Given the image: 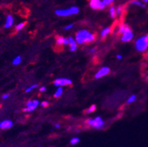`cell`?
<instances>
[{"mask_svg":"<svg viewBox=\"0 0 148 147\" xmlns=\"http://www.w3.org/2000/svg\"><path fill=\"white\" fill-rule=\"evenodd\" d=\"M95 40V36L88 31L83 30L79 31L75 36V40L78 44H83L84 43L92 42Z\"/></svg>","mask_w":148,"mask_h":147,"instance_id":"6da1fadb","label":"cell"},{"mask_svg":"<svg viewBox=\"0 0 148 147\" xmlns=\"http://www.w3.org/2000/svg\"><path fill=\"white\" fill-rule=\"evenodd\" d=\"M79 13V8L77 7H71L64 10H58L56 11V14L58 16H69L71 15L77 14Z\"/></svg>","mask_w":148,"mask_h":147,"instance_id":"7a4b0ae2","label":"cell"},{"mask_svg":"<svg viewBox=\"0 0 148 147\" xmlns=\"http://www.w3.org/2000/svg\"><path fill=\"white\" fill-rule=\"evenodd\" d=\"M136 47L137 50L142 52L148 48V34L147 36L140 38L136 41Z\"/></svg>","mask_w":148,"mask_h":147,"instance_id":"3957f363","label":"cell"},{"mask_svg":"<svg viewBox=\"0 0 148 147\" xmlns=\"http://www.w3.org/2000/svg\"><path fill=\"white\" fill-rule=\"evenodd\" d=\"M87 124H88L89 126H92L94 128H96V129H101L104 126V121L100 117H96L95 118H91V119H88L87 121Z\"/></svg>","mask_w":148,"mask_h":147,"instance_id":"277c9868","label":"cell"},{"mask_svg":"<svg viewBox=\"0 0 148 147\" xmlns=\"http://www.w3.org/2000/svg\"><path fill=\"white\" fill-rule=\"evenodd\" d=\"M133 37H134V34L132 32L131 29L127 25H125V31L123 32V36L121 38L122 41V42H128V41L132 40Z\"/></svg>","mask_w":148,"mask_h":147,"instance_id":"5b68a950","label":"cell"},{"mask_svg":"<svg viewBox=\"0 0 148 147\" xmlns=\"http://www.w3.org/2000/svg\"><path fill=\"white\" fill-rule=\"evenodd\" d=\"M90 6L94 10H103L106 8V5L103 3V1L100 0H90Z\"/></svg>","mask_w":148,"mask_h":147,"instance_id":"8992f818","label":"cell"},{"mask_svg":"<svg viewBox=\"0 0 148 147\" xmlns=\"http://www.w3.org/2000/svg\"><path fill=\"white\" fill-rule=\"evenodd\" d=\"M72 84V81L67 78H58L54 81V85L60 87L64 85H69Z\"/></svg>","mask_w":148,"mask_h":147,"instance_id":"52a82bcc","label":"cell"},{"mask_svg":"<svg viewBox=\"0 0 148 147\" xmlns=\"http://www.w3.org/2000/svg\"><path fill=\"white\" fill-rule=\"evenodd\" d=\"M109 72H110V68H109L108 67H103V68H101V69L97 73L96 75H95V78H96V79H99V78L103 77L107 75Z\"/></svg>","mask_w":148,"mask_h":147,"instance_id":"ba28073f","label":"cell"},{"mask_svg":"<svg viewBox=\"0 0 148 147\" xmlns=\"http://www.w3.org/2000/svg\"><path fill=\"white\" fill-rule=\"evenodd\" d=\"M13 122L11 120H4V121L0 122V129H10L13 126Z\"/></svg>","mask_w":148,"mask_h":147,"instance_id":"9c48e42d","label":"cell"},{"mask_svg":"<svg viewBox=\"0 0 148 147\" xmlns=\"http://www.w3.org/2000/svg\"><path fill=\"white\" fill-rule=\"evenodd\" d=\"M39 105V102L38 100H33V102H32V105L29 107H26V108H24L23 111L25 112H32L38 107V105Z\"/></svg>","mask_w":148,"mask_h":147,"instance_id":"30bf717a","label":"cell"},{"mask_svg":"<svg viewBox=\"0 0 148 147\" xmlns=\"http://www.w3.org/2000/svg\"><path fill=\"white\" fill-rule=\"evenodd\" d=\"M13 21H14V18H13V16L11 15H8V16H7L6 18V21H5V28H10L13 26Z\"/></svg>","mask_w":148,"mask_h":147,"instance_id":"8fae6325","label":"cell"},{"mask_svg":"<svg viewBox=\"0 0 148 147\" xmlns=\"http://www.w3.org/2000/svg\"><path fill=\"white\" fill-rule=\"evenodd\" d=\"M69 44H70V50L71 52H75L77 50V44H76V40H74L72 37L69 38Z\"/></svg>","mask_w":148,"mask_h":147,"instance_id":"7c38bea8","label":"cell"},{"mask_svg":"<svg viewBox=\"0 0 148 147\" xmlns=\"http://www.w3.org/2000/svg\"><path fill=\"white\" fill-rule=\"evenodd\" d=\"M109 13H110V16L112 18H115L116 16V8L114 7H111L110 8V10H109Z\"/></svg>","mask_w":148,"mask_h":147,"instance_id":"4fadbf2b","label":"cell"},{"mask_svg":"<svg viewBox=\"0 0 148 147\" xmlns=\"http://www.w3.org/2000/svg\"><path fill=\"white\" fill-rule=\"evenodd\" d=\"M62 94H63V88L60 86V87L57 89V91L55 93V94H54V96L56 97V98H58V97H60V96L62 95Z\"/></svg>","mask_w":148,"mask_h":147,"instance_id":"5bb4252c","label":"cell"},{"mask_svg":"<svg viewBox=\"0 0 148 147\" xmlns=\"http://www.w3.org/2000/svg\"><path fill=\"white\" fill-rule=\"evenodd\" d=\"M21 62V57L20 56L16 57L13 60V64L14 66H17V65H19Z\"/></svg>","mask_w":148,"mask_h":147,"instance_id":"9a60e30c","label":"cell"},{"mask_svg":"<svg viewBox=\"0 0 148 147\" xmlns=\"http://www.w3.org/2000/svg\"><path fill=\"white\" fill-rule=\"evenodd\" d=\"M110 31H111V29L109 27H106L104 29H103V31H102V32H101V36L103 38L106 37V36H107L108 34H109V32H110Z\"/></svg>","mask_w":148,"mask_h":147,"instance_id":"2e32d148","label":"cell"},{"mask_svg":"<svg viewBox=\"0 0 148 147\" xmlns=\"http://www.w3.org/2000/svg\"><path fill=\"white\" fill-rule=\"evenodd\" d=\"M131 4L132 5H137V6H140L142 7V8H145V4L142 3L141 2H139V1H138V0H133L131 2Z\"/></svg>","mask_w":148,"mask_h":147,"instance_id":"e0dca14e","label":"cell"},{"mask_svg":"<svg viewBox=\"0 0 148 147\" xmlns=\"http://www.w3.org/2000/svg\"><path fill=\"white\" fill-rule=\"evenodd\" d=\"M79 142H80V139H79L78 137H73L70 141V144H72V145H75V144H77Z\"/></svg>","mask_w":148,"mask_h":147,"instance_id":"ac0fdd59","label":"cell"},{"mask_svg":"<svg viewBox=\"0 0 148 147\" xmlns=\"http://www.w3.org/2000/svg\"><path fill=\"white\" fill-rule=\"evenodd\" d=\"M64 38L63 37H58L57 39H56V44L57 45H62L64 44Z\"/></svg>","mask_w":148,"mask_h":147,"instance_id":"d6986e66","label":"cell"},{"mask_svg":"<svg viewBox=\"0 0 148 147\" xmlns=\"http://www.w3.org/2000/svg\"><path fill=\"white\" fill-rule=\"evenodd\" d=\"M95 110H96V105H91V106L89 107V108L87 109L86 113H92V112L95 111Z\"/></svg>","mask_w":148,"mask_h":147,"instance_id":"ffe728a7","label":"cell"},{"mask_svg":"<svg viewBox=\"0 0 148 147\" xmlns=\"http://www.w3.org/2000/svg\"><path fill=\"white\" fill-rule=\"evenodd\" d=\"M136 99V95H132L128 99V100H127V103L130 104V103H132V102H135Z\"/></svg>","mask_w":148,"mask_h":147,"instance_id":"44dd1931","label":"cell"},{"mask_svg":"<svg viewBox=\"0 0 148 147\" xmlns=\"http://www.w3.org/2000/svg\"><path fill=\"white\" fill-rule=\"evenodd\" d=\"M122 10H123V8L122 6H118L117 8H116V15H120L122 13Z\"/></svg>","mask_w":148,"mask_h":147,"instance_id":"7402d4cb","label":"cell"},{"mask_svg":"<svg viewBox=\"0 0 148 147\" xmlns=\"http://www.w3.org/2000/svg\"><path fill=\"white\" fill-rule=\"evenodd\" d=\"M25 23H20V24H18V25L16 27V29L17 31L21 30V29H23V27H25Z\"/></svg>","mask_w":148,"mask_h":147,"instance_id":"603a6c76","label":"cell"},{"mask_svg":"<svg viewBox=\"0 0 148 147\" xmlns=\"http://www.w3.org/2000/svg\"><path fill=\"white\" fill-rule=\"evenodd\" d=\"M38 86V84L33 85L30 86V87H29V88H27V89H26V91H25V92H26V93L30 92V91H32V90H33V89L36 88H37Z\"/></svg>","mask_w":148,"mask_h":147,"instance_id":"cb8c5ba5","label":"cell"},{"mask_svg":"<svg viewBox=\"0 0 148 147\" xmlns=\"http://www.w3.org/2000/svg\"><path fill=\"white\" fill-rule=\"evenodd\" d=\"M103 3L107 6V5H110L114 2V0H103Z\"/></svg>","mask_w":148,"mask_h":147,"instance_id":"d4e9b609","label":"cell"},{"mask_svg":"<svg viewBox=\"0 0 148 147\" xmlns=\"http://www.w3.org/2000/svg\"><path fill=\"white\" fill-rule=\"evenodd\" d=\"M48 105H49V102L48 101H44L41 103V106L43 107H47Z\"/></svg>","mask_w":148,"mask_h":147,"instance_id":"484cf974","label":"cell"},{"mask_svg":"<svg viewBox=\"0 0 148 147\" xmlns=\"http://www.w3.org/2000/svg\"><path fill=\"white\" fill-rule=\"evenodd\" d=\"M125 25L122 24V25L119 27V32H120V33H123L124 31H125Z\"/></svg>","mask_w":148,"mask_h":147,"instance_id":"4316f807","label":"cell"},{"mask_svg":"<svg viewBox=\"0 0 148 147\" xmlns=\"http://www.w3.org/2000/svg\"><path fill=\"white\" fill-rule=\"evenodd\" d=\"M72 27H73V24H69V25H67L66 27H64V29H65V30H68V29H70L71 28H72Z\"/></svg>","mask_w":148,"mask_h":147,"instance_id":"83f0119b","label":"cell"},{"mask_svg":"<svg viewBox=\"0 0 148 147\" xmlns=\"http://www.w3.org/2000/svg\"><path fill=\"white\" fill-rule=\"evenodd\" d=\"M68 44H69V38H64V45H68Z\"/></svg>","mask_w":148,"mask_h":147,"instance_id":"f1b7e54d","label":"cell"},{"mask_svg":"<svg viewBox=\"0 0 148 147\" xmlns=\"http://www.w3.org/2000/svg\"><path fill=\"white\" fill-rule=\"evenodd\" d=\"M9 97L8 94H5L3 96H2V99H7Z\"/></svg>","mask_w":148,"mask_h":147,"instance_id":"f546056e","label":"cell"},{"mask_svg":"<svg viewBox=\"0 0 148 147\" xmlns=\"http://www.w3.org/2000/svg\"><path fill=\"white\" fill-rule=\"evenodd\" d=\"M46 90H47V88H46V87H44V86H43V87H41V88H40L39 91H41V92H44V91H45Z\"/></svg>","mask_w":148,"mask_h":147,"instance_id":"4dcf8cb0","label":"cell"},{"mask_svg":"<svg viewBox=\"0 0 148 147\" xmlns=\"http://www.w3.org/2000/svg\"><path fill=\"white\" fill-rule=\"evenodd\" d=\"M32 102H33V101H28L27 102V107H29V106H30L31 105H32Z\"/></svg>","mask_w":148,"mask_h":147,"instance_id":"1f68e13d","label":"cell"},{"mask_svg":"<svg viewBox=\"0 0 148 147\" xmlns=\"http://www.w3.org/2000/svg\"><path fill=\"white\" fill-rule=\"evenodd\" d=\"M116 58L119 59V60H121V59L122 58V56L121 55H118L117 56H116Z\"/></svg>","mask_w":148,"mask_h":147,"instance_id":"d6a6232c","label":"cell"},{"mask_svg":"<svg viewBox=\"0 0 148 147\" xmlns=\"http://www.w3.org/2000/svg\"><path fill=\"white\" fill-rule=\"evenodd\" d=\"M96 52V49H92L91 50V53H95Z\"/></svg>","mask_w":148,"mask_h":147,"instance_id":"836d02e7","label":"cell"},{"mask_svg":"<svg viewBox=\"0 0 148 147\" xmlns=\"http://www.w3.org/2000/svg\"><path fill=\"white\" fill-rule=\"evenodd\" d=\"M60 125L59 124H56L55 125V126H56V128H59V127H60Z\"/></svg>","mask_w":148,"mask_h":147,"instance_id":"e575fe53","label":"cell"},{"mask_svg":"<svg viewBox=\"0 0 148 147\" xmlns=\"http://www.w3.org/2000/svg\"><path fill=\"white\" fill-rule=\"evenodd\" d=\"M145 3H148V0H143Z\"/></svg>","mask_w":148,"mask_h":147,"instance_id":"d590c367","label":"cell"},{"mask_svg":"<svg viewBox=\"0 0 148 147\" xmlns=\"http://www.w3.org/2000/svg\"><path fill=\"white\" fill-rule=\"evenodd\" d=\"M147 81H148V77H147Z\"/></svg>","mask_w":148,"mask_h":147,"instance_id":"8d00e7d4","label":"cell"}]
</instances>
